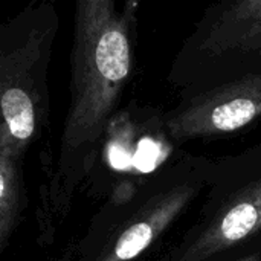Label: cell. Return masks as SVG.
<instances>
[{
  "label": "cell",
  "mask_w": 261,
  "mask_h": 261,
  "mask_svg": "<svg viewBox=\"0 0 261 261\" xmlns=\"http://www.w3.org/2000/svg\"><path fill=\"white\" fill-rule=\"evenodd\" d=\"M261 228V177L242 190L179 261H202L232 248Z\"/></svg>",
  "instance_id": "277c9868"
},
{
  "label": "cell",
  "mask_w": 261,
  "mask_h": 261,
  "mask_svg": "<svg viewBox=\"0 0 261 261\" xmlns=\"http://www.w3.org/2000/svg\"><path fill=\"white\" fill-rule=\"evenodd\" d=\"M261 116V73L213 89L176 112L167 122L176 139L236 132Z\"/></svg>",
  "instance_id": "3957f363"
},
{
  "label": "cell",
  "mask_w": 261,
  "mask_h": 261,
  "mask_svg": "<svg viewBox=\"0 0 261 261\" xmlns=\"http://www.w3.org/2000/svg\"><path fill=\"white\" fill-rule=\"evenodd\" d=\"M202 49L213 55L261 50V0L226 5L206 31Z\"/></svg>",
  "instance_id": "5b68a950"
},
{
  "label": "cell",
  "mask_w": 261,
  "mask_h": 261,
  "mask_svg": "<svg viewBox=\"0 0 261 261\" xmlns=\"http://www.w3.org/2000/svg\"><path fill=\"white\" fill-rule=\"evenodd\" d=\"M18 154L0 147V245L6 246L15 226L20 200V180L17 170Z\"/></svg>",
  "instance_id": "52a82bcc"
},
{
  "label": "cell",
  "mask_w": 261,
  "mask_h": 261,
  "mask_svg": "<svg viewBox=\"0 0 261 261\" xmlns=\"http://www.w3.org/2000/svg\"><path fill=\"white\" fill-rule=\"evenodd\" d=\"M191 187H177L161 197L142 217L127 226L115 240L110 254L102 261H130L139 257L168 225L184 211L193 197Z\"/></svg>",
  "instance_id": "8992f818"
},
{
  "label": "cell",
  "mask_w": 261,
  "mask_h": 261,
  "mask_svg": "<svg viewBox=\"0 0 261 261\" xmlns=\"http://www.w3.org/2000/svg\"><path fill=\"white\" fill-rule=\"evenodd\" d=\"M239 261H260V255L258 254H252V255H249L246 258H242V260Z\"/></svg>",
  "instance_id": "ba28073f"
},
{
  "label": "cell",
  "mask_w": 261,
  "mask_h": 261,
  "mask_svg": "<svg viewBox=\"0 0 261 261\" xmlns=\"http://www.w3.org/2000/svg\"><path fill=\"white\" fill-rule=\"evenodd\" d=\"M132 69L125 17L110 0L76 3L72 46L70 104L63 147L78 150L95 141L110 116Z\"/></svg>",
  "instance_id": "6da1fadb"
},
{
  "label": "cell",
  "mask_w": 261,
  "mask_h": 261,
  "mask_svg": "<svg viewBox=\"0 0 261 261\" xmlns=\"http://www.w3.org/2000/svg\"><path fill=\"white\" fill-rule=\"evenodd\" d=\"M41 37L32 34L11 50H3L0 60V101L3 122L0 147L15 154L24 150L35 135L40 112L37 89V63L41 58Z\"/></svg>",
  "instance_id": "7a4b0ae2"
}]
</instances>
